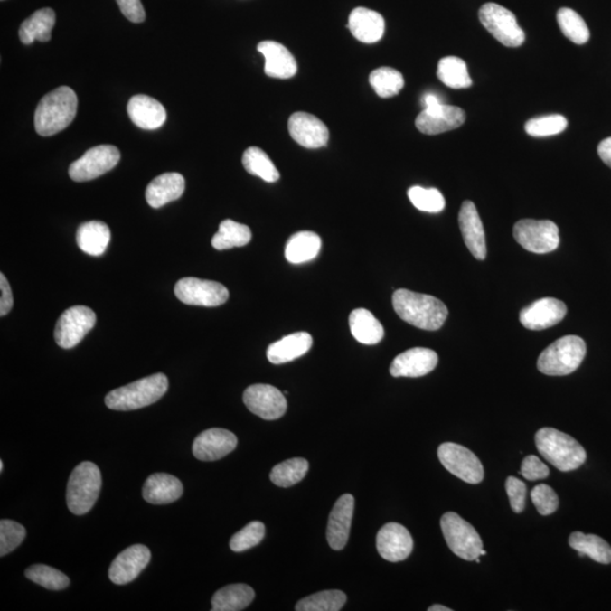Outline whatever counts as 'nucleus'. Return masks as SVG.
<instances>
[{"label": "nucleus", "mask_w": 611, "mask_h": 611, "mask_svg": "<svg viewBox=\"0 0 611 611\" xmlns=\"http://www.w3.org/2000/svg\"><path fill=\"white\" fill-rule=\"evenodd\" d=\"M168 388V377L159 372L111 390L106 397V404L111 410H137L158 402Z\"/></svg>", "instance_id": "20e7f679"}, {"label": "nucleus", "mask_w": 611, "mask_h": 611, "mask_svg": "<svg viewBox=\"0 0 611 611\" xmlns=\"http://www.w3.org/2000/svg\"><path fill=\"white\" fill-rule=\"evenodd\" d=\"M437 76L440 82L452 89H466L473 85L468 66L458 57H445L438 62Z\"/></svg>", "instance_id": "c9c22d12"}, {"label": "nucleus", "mask_w": 611, "mask_h": 611, "mask_svg": "<svg viewBox=\"0 0 611 611\" xmlns=\"http://www.w3.org/2000/svg\"><path fill=\"white\" fill-rule=\"evenodd\" d=\"M111 238L110 229L105 222L89 221L80 224L76 233V241L85 254L101 256L105 253Z\"/></svg>", "instance_id": "2f4dec72"}, {"label": "nucleus", "mask_w": 611, "mask_h": 611, "mask_svg": "<svg viewBox=\"0 0 611 611\" xmlns=\"http://www.w3.org/2000/svg\"><path fill=\"white\" fill-rule=\"evenodd\" d=\"M506 492L510 498L512 510L515 513H522L525 509V498H527V484L522 480L509 477L506 480Z\"/></svg>", "instance_id": "8fccbe9b"}, {"label": "nucleus", "mask_w": 611, "mask_h": 611, "mask_svg": "<svg viewBox=\"0 0 611 611\" xmlns=\"http://www.w3.org/2000/svg\"><path fill=\"white\" fill-rule=\"evenodd\" d=\"M313 345L312 335L307 332H296L269 345L267 352L269 362L274 365L290 362L304 356Z\"/></svg>", "instance_id": "c85d7f7f"}, {"label": "nucleus", "mask_w": 611, "mask_h": 611, "mask_svg": "<svg viewBox=\"0 0 611 611\" xmlns=\"http://www.w3.org/2000/svg\"><path fill=\"white\" fill-rule=\"evenodd\" d=\"M371 88L381 98L397 96L404 87L403 75L390 67H381L371 71L370 76Z\"/></svg>", "instance_id": "79ce46f5"}, {"label": "nucleus", "mask_w": 611, "mask_h": 611, "mask_svg": "<svg viewBox=\"0 0 611 611\" xmlns=\"http://www.w3.org/2000/svg\"><path fill=\"white\" fill-rule=\"evenodd\" d=\"M515 240L534 254H548L559 249V229L550 220H520L513 229Z\"/></svg>", "instance_id": "1a4fd4ad"}, {"label": "nucleus", "mask_w": 611, "mask_h": 611, "mask_svg": "<svg viewBox=\"0 0 611 611\" xmlns=\"http://www.w3.org/2000/svg\"><path fill=\"white\" fill-rule=\"evenodd\" d=\"M78 96L69 87H60L39 102L34 115L35 130L42 136H52L73 123L78 114Z\"/></svg>", "instance_id": "f03ea898"}, {"label": "nucleus", "mask_w": 611, "mask_h": 611, "mask_svg": "<svg viewBox=\"0 0 611 611\" xmlns=\"http://www.w3.org/2000/svg\"><path fill=\"white\" fill-rule=\"evenodd\" d=\"M126 19L134 24H142L146 20V11L141 0H116Z\"/></svg>", "instance_id": "603ef678"}, {"label": "nucleus", "mask_w": 611, "mask_h": 611, "mask_svg": "<svg viewBox=\"0 0 611 611\" xmlns=\"http://www.w3.org/2000/svg\"><path fill=\"white\" fill-rule=\"evenodd\" d=\"M568 307L559 299L542 298L534 301L520 313V322L525 329L542 331L564 320Z\"/></svg>", "instance_id": "2eb2a0df"}, {"label": "nucleus", "mask_w": 611, "mask_h": 611, "mask_svg": "<svg viewBox=\"0 0 611 611\" xmlns=\"http://www.w3.org/2000/svg\"><path fill=\"white\" fill-rule=\"evenodd\" d=\"M409 200L422 212L439 213L445 209V199L436 188L413 186L408 191Z\"/></svg>", "instance_id": "c03bdc74"}, {"label": "nucleus", "mask_w": 611, "mask_h": 611, "mask_svg": "<svg viewBox=\"0 0 611 611\" xmlns=\"http://www.w3.org/2000/svg\"><path fill=\"white\" fill-rule=\"evenodd\" d=\"M119 160L120 152L114 146L92 147L70 164V176L78 183L93 181L114 169Z\"/></svg>", "instance_id": "f8f14e48"}, {"label": "nucleus", "mask_w": 611, "mask_h": 611, "mask_svg": "<svg viewBox=\"0 0 611 611\" xmlns=\"http://www.w3.org/2000/svg\"><path fill=\"white\" fill-rule=\"evenodd\" d=\"M244 403L254 415L264 420H277L285 415L287 408L285 393L268 384H255L247 388Z\"/></svg>", "instance_id": "4468645a"}, {"label": "nucleus", "mask_w": 611, "mask_h": 611, "mask_svg": "<svg viewBox=\"0 0 611 611\" xmlns=\"http://www.w3.org/2000/svg\"><path fill=\"white\" fill-rule=\"evenodd\" d=\"M185 178L181 174L167 173L153 179L146 192V202L153 209L163 208L170 202L181 199L185 192Z\"/></svg>", "instance_id": "a878e982"}, {"label": "nucleus", "mask_w": 611, "mask_h": 611, "mask_svg": "<svg viewBox=\"0 0 611 611\" xmlns=\"http://www.w3.org/2000/svg\"><path fill=\"white\" fill-rule=\"evenodd\" d=\"M102 478L100 469L92 462L85 461L76 466L67 484L66 502L71 513L87 514L100 495Z\"/></svg>", "instance_id": "423d86ee"}, {"label": "nucleus", "mask_w": 611, "mask_h": 611, "mask_svg": "<svg viewBox=\"0 0 611 611\" xmlns=\"http://www.w3.org/2000/svg\"><path fill=\"white\" fill-rule=\"evenodd\" d=\"M550 468L536 456H528L521 465L520 474L529 482L545 479L550 475Z\"/></svg>", "instance_id": "3c124183"}, {"label": "nucleus", "mask_w": 611, "mask_h": 611, "mask_svg": "<svg viewBox=\"0 0 611 611\" xmlns=\"http://www.w3.org/2000/svg\"><path fill=\"white\" fill-rule=\"evenodd\" d=\"M236 435L227 429L211 428L197 436L193 444V454L197 460L218 461L237 447Z\"/></svg>", "instance_id": "a211bd4d"}, {"label": "nucleus", "mask_w": 611, "mask_h": 611, "mask_svg": "<svg viewBox=\"0 0 611 611\" xmlns=\"http://www.w3.org/2000/svg\"><path fill=\"white\" fill-rule=\"evenodd\" d=\"M265 536V525L259 521H254L237 532L231 538L230 548L232 551L242 552L258 546Z\"/></svg>", "instance_id": "de8ad7c7"}, {"label": "nucleus", "mask_w": 611, "mask_h": 611, "mask_svg": "<svg viewBox=\"0 0 611 611\" xmlns=\"http://www.w3.org/2000/svg\"><path fill=\"white\" fill-rule=\"evenodd\" d=\"M440 528L449 550L460 559L475 560L482 556L483 540L477 530L460 515L448 512L440 519Z\"/></svg>", "instance_id": "0eeeda50"}, {"label": "nucleus", "mask_w": 611, "mask_h": 611, "mask_svg": "<svg viewBox=\"0 0 611 611\" xmlns=\"http://www.w3.org/2000/svg\"><path fill=\"white\" fill-rule=\"evenodd\" d=\"M465 121V112L456 106L442 105L426 108L417 117L416 126L422 134L438 135L461 127Z\"/></svg>", "instance_id": "dca6fc26"}, {"label": "nucleus", "mask_w": 611, "mask_h": 611, "mask_svg": "<svg viewBox=\"0 0 611 611\" xmlns=\"http://www.w3.org/2000/svg\"><path fill=\"white\" fill-rule=\"evenodd\" d=\"M428 611H452V609L442 605H434L429 606Z\"/></svg>", "instance_id": "4d7b16f0"}, {"label": "nucleus", "mask_w": 611, "mask_h": 611, "mask_svg": "<svg viewBox=\"0 0 611 611\" xmlns=\"http://www.w3.org/2000/svg\"><path fill=\"white\" fill-rule=\"evenodd\" d=\"M287 127L294 141L306 148H320L329 142L326 125L308 112L292 114Z\"/></svg>", "instance_id": "aec40b11"}, {"label": "nucleus", "mask_w": 611, "mask_h": 611, "mask_svg": "<svg viewBox=\"0 0 611 611\" xmlns=\"http://www.w3.org/2000/svg\"><path fill=\"white\" fill-rule=\"evenodd\" d=\"M25 577L39 586L53 591L64 590L70 583L69 577L61 570L42 564L31 566L25 570Z\"/></svg>", "instance_id": "37998d69"}, {"label": "nucleus", "mask_w": 611, "mask_h": 611, "mask_svg": "<svg viewBox=\"0 0 611 611\" xmlns=\"http://www.w3.org/2000/svg\"><path fill=\"white\" fill-rule=\"evenodd\" d=\"M26 530L24 525L11 520L0 521V556L10 554L24 542Z\"/></svg>", "instance_id": "49530a36"}, {"label": "nucleus", "mask_w": 611, "mask_h": 611, "mask_svg": "<svg viewBox=\"0 0 611 611\" xmlns=\"http://www.w3.org/2000/svg\"><path fill=\"white\" fill-rule=\"evenodd\" d=\"M531 500L539 513L543 516L550 515L559 509V496L554 489L547 484H541L534 487L531 492Z\"/></svg>", "instance_id": "09e8293b"}, {"label": "nucleus", "mask_w": 611, "mask_h": 611, "mask_svg": "<svg viewBox=\"0 0 611 611\" xmlns=\"http://www.w3.org/2000/svg\"><path fill=\"white\" fill-rule=\"evenodd\" d=\"M258 51L265 58V74L274 79H291L296 74V58L285 46L276 42H263Z\"/></svg>", "instance_id": "393cba45"}, {"label": "nucleus", "mask_w": 611, "mask_h": 611, "mask_svg": "<svg viewBox=\"0 0 611 611\" xmlns=\"http://www.w3.org/2000/svg\"><path fill=\"white\" fill-rule=\"evenodd\" d=\"M376 547L385 560L398 563L410 556L413 550V539L403 525L388 523L377 534Z\"/></svg>", "instance_id": "6ab92c4d"}, {"label": "nucleus", "mask_w": 611, "mask_h": 611, "mask_svg": "<svg viewBox=\"0 0 611 611\" xmlns=\"http://www.w3.org/2000/svg\"><path fill=\"white\" fill-rule=\"evenodd\" d=\"M422 103H424V109H426V108H433L442 105L444 102L442 101V99L436 96V94L427 93L425 94L424 99H422Z\"/></svg>", "instance_id": "6e6d98bb"}, {"label": "nucleus", "mask_w": 611, "mask_h": 611, "mask_svg": "<svg viewBox=\"0 0 611 611\" xmlns=\"http://www.w3.org/2000/svg\"><path fill=\"white\" fill-rule=\"evenodd\" d=\"M242 164L247 173L265 182L276 183L280 179V173L262 148L256 146L247 148L242 155Z\"/></svg>", "instance_id": "4c0bfd02"}, {"label": "nucleus", "mask_w": 611, "mask_h": 611, "mask_svg": "<svg viewBox=\"0 0 611 611\" xmlns=\"http://www.w3.org/2000/svg\"><path fill=\"white\" fill-rule=\"evenodd\" d=\"M437 454L444 468L458 479L473 484L483 482L484 471L482 462L469 448L456 443H444L438 447Z\"/></svg>", "instance_id": "9d476101"}, {"label": "nucleus", "mask_w": 611, "mask_h": 611, "mask_svg": "<svg viewBox=\"0 0 611 611\" xmlns=\"http://www.w3.org/2000/svg\"><path fill=\"white\" fill-rule=\"evenodd\" d=\"M127 111L133 123L146 130L158 129L167 120L164 107L155 99L144 94H137L130 99Z\"/></svg>", "instance_id": "b1692460"}, {"label": "nucleus", "mask_w": 611, "mask_h": 611, "mask_svg": "<svg viewBox=\"0 0 611 611\" xmlns=\"http://www.w3.org/2000/svg\"><path fill=\"white\" fill-rule=\"evenodd\" d=\"M349 325L353 338L362 344L374 345L384 338L383 325L368 309H354L350 314Z\"/></svg>", "instance_id": "7c9ffc66"}, {"label": "nucleus", "mask_w": 611, "mask_h": 611, "mask_svg": "<svg viewBox=\"0 0 611 611\" xmlns=\"http://www.w3.org/2000/svg\"><path fill=\"white\" fill-rule=\"evenodd\" d=\"M458 224H460L462 236L470 253L479 260L486 258V236H484L482 219L473 202L465 201L462 204L460 214H458Z\"/></svg>", "instance_id": "5701e85b"}, {"label": "nucleus", "mask_w": 611, "mask_h": 611, "mask_svg": "<svg viewBox=\"0 0 611 611\" xmlns=\"http://www.w3.org/2000/svg\"><path fill=\"white\" fill-rule=\"evenodd\" d=\"M568 125V119L561 115L539 117V118L530 119L525 124V132L533 137L552 136V135L564 132Z\"/></svg>", "instance_id": "a18cd8bd"}, {"label": "nucleus", "mask_w": 611, "mask_h": 611, "mask_svg": "<svg viewBox=\"0 0 611 611\" xmlns=\"http://www.w3.org/2000/svg\"><path fill=\"white\" fill-rule=\"evenodd\" d=\"M597 155L604 164L611 168V137L604 139L597 146Z\"/></svg>", "instance_id": "5fc2aeb1"}, {"label": "nucleus", "mask_w": 611, "mask_h": 611, "mask_svg": "<svg viewBox=\"0 0 611 611\" xmlns=\"http://www.w3.org/2000/svg\"><path fill=\"white\" fill-rule=\"evenodd\" d=\"M587 354V345L577 335H566L543 350L538 370L550 376H566L578 370Z\"/></svg>", "instance_id": "39448f33"}, {"label": "nucleus", "mask_w": 611, "mask_h": 611, "mask_svg": "<svg viewBox=\"0 0 611 611\" xmlns=\"http://www.w3.org/2000/svg\"><path fill=\"white\" fill-rule=\"evenodd\" d=\"M347 602V595L340 590H326L304 597L296 605L298 611H339Z\"/></svg>", "instance_id": "ea45409f"}, {"label": "nucleus", "mask_w": 611, "mask_h": 611, "mask_svg": "<svg viewBox=\"0 0 611 611\" xmlns=\"http://www.w3.org/2000/svg\"><path fill=\"white\" fill-rule=\"evenodd\" d=\"M557 21H559L561 33L570 42L584 44L590 39V31H588L586 21L570 8H560L557 13Z\"/></svg>", "instance_id": "a19ab883"}, {"label": "nucleus", "mask_w": 611, "mask_h": 611, "mask_svg": "<svg viewBox=\"0 0 611 611\" xmlns=\"http://www.w3.org/2000/svg\"><path fill=\"white\" fill-rule=\"evenodd\" d=\"M97 315L87 306H73L57 322L55 340L62 349L76 347L96 326Z\"/></svg>", "instance_id": "9b49d317"}, {"label": "nucleus", "mask_w": 611, "mask_h": 611, "mask_svg": "<svg viewBox=\"0 0 611 611\" xmlns=\"http://www.w3.org/2000/svg\"><path fill=\"white\" fill-rule=\"evenodd\" d=\"M321 237L312 231H300L289 238L286 245V258L291 264L311 262L320 254Z\"/></svg>", "instance_id": "c756f323"}, {"label": "nucleus", "mask_w": 611, "mask_h": 611, "mask_svg": "<svg viewBox=\"0 0 611 611\" xmlns=\"http://www.w3.org/2000/svg\"><path fill=\"white\" fill-rule=\"evenodd\" d=\"M4 470V462L0 461V473H3Z\"/></svg>", "instance_id": "13d9d810"}, {"label": "nucleus", "mask_w": 611, "mask_h": 611, "mask_svg": "<svg viewBox=\"0 0 611 611\" xmlns=\"http://www.w3.org/2000/svg\"><path fill=\"white\" fill-rule=\"evenodd\" d=\"M253 588L246 584H231L220 588L212 597L213 611H240L254 600Z\"/></svg>", "instance_id": "72a5a7b5"}, {"label": "nucleus", "mask_w": 611, "mask_h": 611, "mask_svg": "<svg viewBox=\"0 0 611 611\" xmlns=\"http://www.w3.org/2000/svg\"><path fill=\"white\" fill-rule=\"evenodd\" d=\"M348 28L359 42L375 43L383 38L385 21L380 13L358 7L349 16Z\"/></svg>", "instance_id": "bb28decb"}, {"label": "nucleus", "mask_w": 611, "mask_h": 611, "mask_svg": "<svg viewBox=\"0 0 611 611\" xmlns=\"http://www.w3.org/2000/svg\"><path fill=\"white\" fill-rule=\"evenodd\" d=\"M183 493L181 480L168 474H155L147 478L143 487V497L155 505L170 504L179 500Z\"/></svg>", "instance_id": "cd10ccee"}, {"label": "nucleus", "mask_w": 611, "mask_h": 611, "mask_svg": "<svg viewBox=\"0 0 611 611\" xmlns=\"http://www.w3.org/2000/svg\"><path fill=\"white\" fill-rule=\"evenodd\" d=\"M174 295L182 303L201 307H218L229 298V291L221 283L183 277L174 287Z\"/></svg>", "instance_id": "ddd939ff"}, {"label": "nucleus", "mask_w": 611, "mask_h": 611, "mask_svg": "<svg viewBox=\"0 0 611 611\" xmlns=\"http://www.w3.org/2000/svg\"><path fill=\"white\" fill-rule=\"evenodd\" d=\"M569 542L579 556H588L597 563L611 564V547L604 539L595 534L573 532Z\"/></svg>", "instance_id": "f704fd0d"}, {"label": "nucleus", "mask_w": 611, "mask_h": 611, "mask_svg": "<svg viewBox=\"0 0 611 611\" xmlns=\"http://www.w3.org/2000/svg\"><path fill=\"white\" fill-rule=\"evenodd\" d=\"M251 240L250 229L245 224L224 220L220 223L219 231L212 238V246L217 250H226L233 247H242Z\"/></svg>", "instance_id": "e433bc0d"}, {"label": "nucleus", "mask_w": 611, "mask_h": 611, "mask_svg": "<svg viewBox=\"0 0 611 611\" xmlns=\"http://www.w3.org/2000/svg\"><path fill=\"white\" fill-rule=\"evenodd\" d=\"M151 560V551L146 546L134 545L120 552L109 569V578L117 586L133 582Z\"/></svg>", "instance_id": "f3484780"}, {"label": "nucleus", "mask_w": 611, "mask_h": 611, "mask_svg": "<svg viewBox=\"0 0 611 611\" xmlns=\"http://www.w3.org/2000/svg\"><path fill=\"white\" fill-rule=\"evenodd\" d=\"M393 307L408 324L426 331H437L448 316L446 306L433 296L399 289L393 295Z\"/></svg>", "instance_id": "f257e3e1"}, {"label": "nucleus", "mask_w": 611, "mask_h": 611, "mask_svg": "<svg viewBox=\"0 0 611 611\" xmlns=\"http://www.w3.org/2000/svg\"><path fill=\"white\" fill-rule=\"evenodd\" d=\"M536 445L539 453L563 473L578 469L587 460V452L582 445L572 436L555 428L538 430Z\"/></svg>", "instance_id": "7ed1b4c3"}, {"label": "nucleus", "mask_w": 611, "mask_h": 611, "mask_svg": "<svg viewBox=\"0 0 611 611\" xmlns=\"http://www.w3.org/2000/svg\"><path fill=\"white\" fill-rule=\"evenodd\" d=\"M55 24L56 14L52 8H42L33 13L21 25V42L24 44L33 43L35 40L42 42H49L52 39V31Z\"/></svg>", "instance_id": "473e14b6"}, {"label": "nucleus", "mask_w": 611, "mask_h": 611, "mask_svg": "<svg viewBox=\"0 0 611 611\" xmlns=\"http://www.w3.org/2000/svg\"><path fill=\"white\" fill-rule=\"evenodd\" d=\"M308 469V462L305 458H291L274 466L269 478L277 487L289 488L300 483L307 475Z\"/></svg>", "instance_id": "58836bf2"}, {"label": "nucleus", "mask_w": 611, "mask_h": 611, "mask_svg": "<svg viewBox=\"0 0 611 611\" xmlns=\"http://www.w3.org/2000/svg\"><path fill=\"white\" fill-rule=\"evenodd\" d=\"M354 511V498L350 494L341 496L332 510L326 537L332 550H343L349 540Z\"/></svg>", "instance_id": "4be33fe9"}, {"label": "nucleus", "mask_w": 611, "mask_h": 611, "mask_svg": "<svg viewBox=\"0 0 611 611\" xmlns=\"http://www.w3.org/2000/svg\"><path fill=\"white\" fill-rule=\"evenodd\" d=\"M479 19L494 38L506 47L522 46L525 33L515 15L507 8L495 3H487L480 8Z\"/></svg>", "instance_id": "6e6552de"}, {"label": "nucleus", "mask_w": 611, "mask_h": 611, "mask_svg": "<svg viewBox=\"0 0 611 611\" xmlns=\"http://www.w3.org/2000/svg\"><path fill=\"white\" fill-rule=\"evenodd\" d=\"M0 290H2V296H0V316L4 317L12 311L14 299H13L10 283H8L7 278L3 273L0 274Z\"/></svg>", "instance_id": "864d4df0"}, {"label": "nucleus", "mask_w": 611, "mask_h": 611, "mask_svg": "<svg viewBox=\"0 0 611 611\" xmlns=\"http://www.w3.org/2000/svg\"><path fill=\"white\" fill-rule=\"evenodd\" d=\"M438 356L434 350L413 348L399 354L390 367L393 377H421L437 366Z\"/></svg>", "instance_id": "412c9836"}]
</instances>
